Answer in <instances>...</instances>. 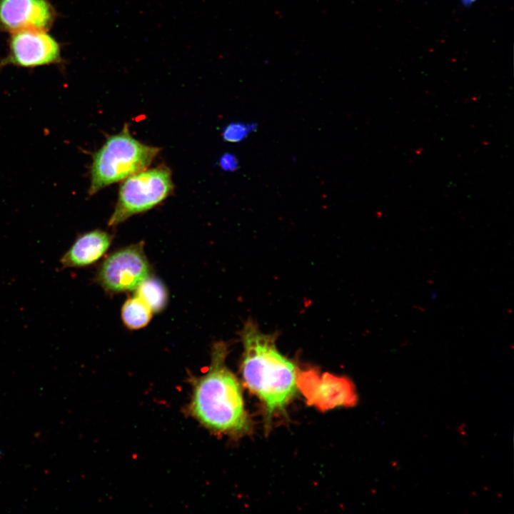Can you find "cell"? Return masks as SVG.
Returning a JSON list of instances; mask_svg holds the SVG:
<instances>
[{"instance_id":"obj_3","label":"cell","mask_w":514,"mask_h":514,"mask_svg":"<svg viewBox=\"0 0 514 514\" xmlns=\"http://www.w3.org/2000/svg\"><path fill=\"white\" fill-rule=\"evenodd\" d=\"M159 151V148L133 138L125 125L92 154L89 194L93 196L112 183L146 170Z\"/></svg>"},{"instance_id":"obj_7","label":"cell","mask_w":514,"mask_h":514,"mask_svg":"<svg viewBox=\"0 0 514 514\" xmlns=\"http://www.w3.org/2000/svg\"><path fill=\"white\" fill-rule=\"evenodd\" d=\"M56 18V11L49 0H0V29L11 34L48 31Z\"/></svg>"},{"instance_id":"obj_1","label":"cell","mask_w":514,"mask_h":514,"mask_svg":"<svg viewBox=\"0 0 514 514\" xmlns=\"http://www.w3.org/2000/svg\"><path fill=\"white\" fill-rule=\"evenodd\" d=\"M228 346L217 342L211 349L208 371L193 378L190 414L206 428L217 433L239 435L250 428L241 385L226 364Z\"/></svg>"},{"instance_id":"obj_5","label":"cell","mask_w":514,"mask_h":514,"mask_svg":"<svg viewBox=\"0 0 514 514\" xmlns=\"http://www.w3.org/2000/svg\"><path fill=\"white\" fill-rule=\"evenodd\" d=\"M150 272L143 243L140 242L109 254L100 265L94 280L109 293L133 291L150 276Z\"/></svg>"},{"instance_id":"obj_11","label":"cell","mask_w":514,"mask_h":514,"mask_svg":"<svg viewBox=\"0 0 514 514\" xmlns=\"http://www.w3.org/2000/svg\"><path fill=\"white\" fill-rule=\"evenodd\" d=\"M253 126L235 122L228 124L222 130V137L224 141L236 143L241 141L253 129Z\"/></svg>"},{"instance_id":"obj_12","label":"cell","mask_w":514,"mask_h":514,"mask_svg":"<svg viewBox=\"0 0 514 514\" xmlns=\"http://www.w3.org/2000/svg\"><path fill=\"white\" fill-rule=\"evenodd\" d=\"M218 165L224 171H233L238 167V161L233 154L226 153L220 157Z\"/></svg>"},{"instance_id":"obj_13","label":"cell","mask_w":514,"mask_h":514,"mask_svg":"<svg viewBox=\"0 0 514 514\" xmlns=\"http://www.w3.org/2000/svg\"><path fill=\"white\" fill-rule=\"evenodd\" d=\"M478 0H460L462 6L469 7L473 6Z\"/></svg>"},{"instance_id":"obj_6","label":"cell","mask_w":514,"mask_h":514,"mask_svg":"<svg viewBox=\"0 0 514 514\" xmlns=\"http://www.w3.org/2000/svg\"><path fill=\"white\" fill-rule=\"evenodd\" d=\"M47 31L23 30L11 33L8 54L0 66L35 68L59 64L62 61L60 44Z\"/></svg>"},{"instance_id":"obj_10","label":"cell","mask_w":514,"mask_h":514,"mask_svg":"<svg viewBox=\"0 0 514 514\" xmlns=\"http://www.w3.org/2000/svg\"><path fill=\"white\" fill-rule=\"evenodd\" d=\"M136 296L143 301L153 313L163 311L168 302V291L158 279L148 276L135 290Z\"/></svg>"},{"instance_id":"obj_2","label":"cell","mask_w":514,"mask_h":514,"mask_svg":"<svg viewBox=\"0 0 514 514\" xmlns=\"http://www.w3.org/2000/svg\"><path fill=\"white\" fill-rule=\"evenodd\" d=\"M243 346L241 372L248 388L262 401L268 419L296 395L297 369L276 346L274 334L262 333L252 321L240 332Z\"/></svg>"},{"instance_id":"obj_8","label":"cell","mask_w":514,"mask_h":514,"mask_svg":"<svg viewBox=\"0 0 514 514\" xmlns=\"http://www.w3.org/2000/svg\"><path fill=\"white\" fill-rule=\"evenodd\" d=\"M112 238L109 233L101 229L79 235L60 258L61 267L79 268L93 265L106 253Z\"/></svg>"},{"instance_id":"obj_4","label":"cell","mask_w":514,"mask_h":514,"mask_svg":"<svg viewBox=\"0 0 514 514\" xmlns=\"http://www.w3.org/2000/svg\"><path fill=\"white\" fill-rule=\"evenodd\" d=\"M173 189L171 171L165 166L146 169L128 177L120 186L109 226H116L135 214L153 208L163 201Z\"/></svg>"},{"instance_id":"obj_9","label":"cell","mask_w":514,"mask_h":514,"mask_svg":"<svg viewBox=\"0 0 514 514\" xmlns=\"http://www.w3.org/2000/svg\"><path fill=\"white\" fill-rule=\"evenodd\" d=\"M153 313L148 306L136 295L125 301L121 311L124 324L131 330L141 329L147 326Z\"/></svg>"}]
</instances>
